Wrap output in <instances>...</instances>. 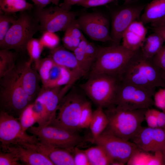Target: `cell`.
Here are the masks:
<instances>
[{
  "label": "cell",
  "mask_w": 165,
  "mask_h": 165,
  "mask_svg": "<svg viewBox=\"0 0 165 165\" xmlns=\"http://www.w3.org/2000/svg\"><path fill=\"white\" fill-rule=\"evenodd\" d=\"M118 77L123 82L148 89L165 88L161 70L152 59L143 56L140 49L135 52Z\"/></svg>",
  "instance_id": "1"
},
{
  "label": "cell",
  "mask_w": 165,
  "mask_h": 165,
  "mask_svg": "<svg viewBox=\"0 0 165 165\" xmlns=\"http://www.w3.org/2000/svg\"><path fill=\"white\" fill-rule=\"evenodd\" d=\"M20 66L0 78V110L18 118L20 113L33 102L21 83Z\"/></svg>",
  "instance_id": "2"
},
{
  "label": "cell",
  "mask_w": 165,
  "mask_h": 165,
  "mask_svg": "<svg viewBox=\"0 0 165 165\" xmlns=\"http://www.w3.org/2000/svg\"><path fill=\"white\" fill-rule=\"evenodd\" d=\"M104 111L108 120L106 129L124 140L131 141L138 133L147 109L126 110L114 105Z\"/></svg>",
  "instance_id": "3"
},
{
  "label": "cell",
  "mask_w": 165,
  "mask_h": 165,
  "mask_svg": "<svg viewBox=\"0 0 165 165\" xmlns=\"http://www.w3.org/2000/svg\"><path fill=\"white\" fill-rule=\"evenodd\" d=\"M31 9L20 12L0 44L1 49L21 51L26 50L28 42L38 31H40L38 19Z\"/></svg>",
  "instance_id": "4"
},
{
  "label": "cell",
  "mask_w": 165,
  "mask_h": 165,
  "mask_svg": "<svg viewBox=\"0 0 165 165\" xmlns=\"http://www.w3.org/2000/svg\"><path fill=\"white\" fill-rule=\"evenodd\" d=\"M135 52L122 45L99 46L97 57L88 75L105 74L118 77Z\"/></svg>",
  "instance_id": "5"
},
{
  "label": "cell",
  "mask_w": 165,
  "mask_h": 165,
  "mask_svg": "<svg viewBox=\"0 0 165 165\" xmlns=\"http://www.w3.org/2000/svg\"><path fill=\"white\" fill-rule=\"evenodd\" d=\"M71 86L69 85L63 88L42 86L31 104L38 127H44L51 123L56 116L60 102Z\"/></svg>",
  "instance_id": "6"
},
{
  "label": "cell",
  "mask_w": 165,
  "mask_h": 165,
  "mask_svg": "<svg viewBox=\"0 0 165 165\" xmlns=\"http://www.w3.org/2000/svg\"><path fill=\"white\" fill-rule=\"evenodd\" d=\"M120 80L118 77L105 74L89 75L80 88L97 107L112 105Z\"/></svg>",
  "instance_id": "7"
},
{
  "label": "cell",
  "mask_w": 165,
  "mask_h": 165,
  "mask_svg": "<svg viewBox=\"0 0 165 165\" xmlns=\"http://www.w3.org/2000/svg\"><path fill=\"white\" fill-rule=\"evenodd\" d=\"M86 100L79 91L71 90L61 101L56 116L49 125L77 132L82 108Z\"/></svg>",
  "instance_id": "8"
},
{
  "label": "cell",
  "mask_w": 165,
  "mask_h": 165,
  "mask_svg": "<svg viewBox=\"0 0 165 165\" xmlns=\"http://www.w3.org/2000/svg\"><path fill=\"white\" fill-rule=\"evenodd\" d=\"M155 89L120 81L112 105L126 110L148 109L154 105Z\"/></svg>",
  "instance_id": "9"
},
{
  "label": "cell",
  "mask_w": 165,
  "mask_h": 165,
  "mask_svg": "<svg viewBox=\"0 0 165 165\" xmlns=\"http://www.w3.org/2000/svg\"><path fill=\"white\" fill-rule=\"evenodd\" d=\"M27 131L35 135L39 141L53 147L71 150L83 142H92V139L82 136L59 127L47 125L41 128L32 126Z\"/></svg>",
  "instance_id": "10"
},
{
  "label": "cell",
  "mask_w": 165,
  "mask_h": 165,
  "mask_svg": "<svg viewBox=\"0 0 165 165\" xmlns=\"http://www.w3.org/2000/svg\"><path fill=\"white\" fill-rule=\"evenodd\" d=\"M106 151L113 160L111 165L127 164L139 148L133 142L123 139L106 129L94 141Z\"/></svg>",
  "instance_id": "11"
},
{
  "label": "cell",
  "mask_w": 165,
  "mask_h": 165,
  "mask_svg": "<svg viewBox=\"0 0 165 165\" xmlns=\"http://www.w3.org/2000/svg\"><path fill=\"white\" fill-rule=\"evenodd\" d=\"M145 5L138 0L126 1L112 16L110 35L112 42L119 45L123 34L134 21L138 20Z\"/></svg>",
  "instance_id": "12"
},
{
  "label": "cell",
  "mask_w": 165,
  "mask_h": 165,
  "mask_svg": "<svg viewBox=\"0 0 165 165\" xmlns=\"http://www.w3.org/2000/svg\"><path fill=\"white\" fill-rule=\"evenodd\" d=\"M35 14L38 19L40 31L52 32L65 30L75 20L74 12L63 9L58 6L43 9L36 8Z\"/></svg>",
  "instance_id": "13"
},
{
  "label": "cell",
  "mask_w": 165,
  "mask_h": 165,
  "mask_svg": "<svg viewBox=\"0 0 165 165\" xmlns=\"http://www.w3.org/2000/svg\"><path fill=\"white\" fill-rule=\"evenodd\" d=\"M39 140L35 135L28 134L22 129L18 119L0 110L1 148L21 143L35 144Z\"/></svg>",
  "instance_id": "14"
},
{
  "label": "cell",
  "mask_w": 165,
  "mask_h": 165,
  "mask_svg": "<svg viewBox=\"0 0 165 165\" xmlns=\"http://www.w3.org/2000/svg\"><path fill=\"white\" fill-rule=\"evenodd\" d=\"M76 21L79 27L91 39L101 42L112 41L107 18L101 13L93 12L80 15Z\"/></svg>",
  "instance_id": "15"
},
{
  "label": "cell",
  "mask_w": 165,
  "mask_h": 165,
  "mask_svg": "<svg viewBox=\"0 0 165 165\" xmlns=\"http://www.w3.org/2000/svg\"><path fill=\"white\" fill-rule=\"evenodd\" d=\"M130 141L144 151L163 152L165 150V131L159 127H142Z\"/></svg>",
  "instance_id": "16"
},
{
  "label": "cell",
  "mask_w": 165,
  "mask_h": 165,
  "mask_svg": "<svg viewBox=\"0 0 165 165\" xmlns=\"http://www.w3.org/2000/svg\"><path fill=\"white\" fill-rule=\"evenodd\" d=\"M13 154L22 164L27 165H53L47 157L22 144L11 145L1 148Z\"/></svg>",
  "instance_id": "17"
},
{
  "label": "cell",
  "mask_w": 165,
  "mask_h": 165,
  "mask_svg": "<svg viewBox=\"0 0 165 165\" xmlns=\"http://www.w3.org/2000/svg\"><path fill=\"white\" fill-rule=\"evenodd\" d=\"M41 153L56 165H75L73 155L68 149L47 145L39 141L35 144L22 143Z\"/></svg>",
  "instance_id": "18"
},
{
  "label": "cell",
  "mask_w": 165,
  "mask_h": 165,
  "mask_svg": "<svg viewBox=\"0 0 165 165\" xmlns=\"http://www.w3.org/2000/svg\"><path fill=\"white\" fill-rule=\"evenodd\" d=\"M50 57L56 64L69 71L76 81L85 76L73 52L57 47L52 50Z\"/></svg>",
  "instance_id": "19"
},
{
  "label": "cell",
  "mask_w": 165,
  "mask_h": 165,
  "mask_svg": "<svg viewBox=\"0 0 165 165\" xmlns=\"http://www.w3.org/2000/svg\"><path fill=\"white\" fill-rule=\"evenodd\" d=\"M32 63L29 60L20 65L19 78L24 90L34 102L41 88L39 84L40 77L37 70L32 67Z\"/></svg>",
  "instance_id": "20"
},
{
  "label": "cell",
  "mask_w": 165,
  "mask_h": 165,
  "mask_svg": "<svg viewBox=\"0 0 165 165\" xmlns=\"http://www.w3.org/2000/svg\"><path fill=\"white\" fill-rule=\"evenodd\" d=\"M147 29L141 21L133 22L123 33L122 45L127 49L136 52L142 46L146 38Z\"/></svg>",
  "instance_id": "21"
},
{
  "label": "cell",
  "mask_w": 165,
  "mask_h": 165,
  "mask_svg": "<svg viewBox=\"0 0 165 165\" xmlns=\"http://www.w3.org/2000/svg\"><path fill=\"white\" fill-rule=\"evenodd\" d=\"M75 81L69 71L54 63L50 69L47 82L42 86L54 87L72 85Z\"/></svg>",
  "instance_id": "22"
},
{
  "label": "cell",
  "mask_w": 165,
  "mask_h": 165,
  "mask_svg": "<svg viewBox=\"0 0 165 165\" xmlns=\"http://www.w3.org/2000/svg\"><path fill=\"white\" fill-rule=\"evenodd\" d=\"M152 154L138 148L133 154L127 164L128 165H165L162 151Z\"/></svg>",
  "instance_id": "23"
},
{
  "label": "cell",
  "mask_w": 165,
  "mask_h": 165,
  "mask_svg": "<svg viewBox=\"0 0 165 165\" xmlns=\"http://www.w3.org/2000/svg\"><path fill=\"white\" fill-rule=\"evenodd\" d=\"M165 16V0H153L145 5L141 17L144 24L157 22Z\"/></svg>",
  "instance_id": "24"
},
{
  "label": "cell",
  "mask_w": 165,
  "mask_h": 165,
  "mask_svg": "<svg viewBox=\"0 0 165 165\" xmlns=\"http://www.w3.org/2000/svg\"><path fill=\"white\" fill-rule=\"evenodd\" d=\"M108 124V119L103 108L97 107L93 112L89 126L92 136V142L104 131Z\"/></svg>",
  "instance_id": "25"
},
{
  "label": "cell",
  "mask_w": 165,
  "mask_h": 165,
  "mask_svg": "<svg viewBox=\"0 0 165 165\" xmlns=\"http://www.w3.org/2000/svg\"><path fill=\"white\" fill-rule=\"evenodd\" d=\"M164 42L162 38L155 32L146 38L140 49L143 56L148 59H152L159 51Z\"/></svg>",
  "instance_id": "26"
},
{
  "label": "cell",
  "mask_w": 165,
  "mask_h": 165,
  "mask_svg": "<svg viewBox=\"0 0 165 165\" xmlns=\"http://www.w3.org/2000/svg\"><path fill=\"white\" fill-rule=\"evenodd\" d=\"M90 165H111L113 160L101 146L90 147L84 150Z\"/></svg>",
  "instance_id": "27"
},
{
  "label": "cell",
  "mask_w": 165,
  "mask_h": 165,
  "mask_svg": "<svg viewBox=\"0 0 165 165\" xmlns=\"http://www.w3.org/2000/svg\"><path fill=\"white\" fill-rule=\"evenodd\" d=\"M33 8V5L26 0H0V11L6 13L21 12Z\"/></svg>",
  "instance_id": "28"
},
{
  "label": "cell",
  "mask_w": 165,
  "mask_h": 165,
  "mask_svg": "<svg viewBox=\"0 0 165 165\" xmlns=\"http://www.w3.org/2000/svg\"><path fill=\"white\" fill-rule=\"evenodd\" d=\"M17 54L7 49L0 50V78L13 69L16 66Z\"/></svg>",
  "instance_id": "29"
},
{
  "label": "cell",
  "mask_w": 165,
  "mask_h": 165,
  "mask_svg": "<svg viewBox=\"0 0 165 165\" xmlns=\"http://www.w3.org/2000/svg\"><path fill=\"white\" fill-rule=\"evenodd\" d=\"M44 48L39 40L32 38L27 43L26 50L29 56V60L34 62L35 66L40 59V57Z\"/></svg>",
  "instance_id": "30"
},
{
  "label": "cell",
  "mask_w": 165,
  "mask_h": 165,
  "mask_svg": "<svg viewBox=\"0 0 165 165\" xmlns=\"http://www.w3.org/2000/svg\"><path fill=\"white\" fill-rule=\"evenodd\" d=\"M31 104L23 111L18 118L22 130L26 132L37 123L36 118L33 111Z\"/></svg>",
  "instance_id": "31"
},
{
  "label": "cell",
  "mask_w": 165,
  "mask_h": 165,
  "mask_svg": "<svg viewBox=\"0 0 165 165\" xmlns=\"http://www.w3.org/2000/svg\"><path fill=\"white\" fill-rule=\"evenodd\" d=\"M54 63L50 57L40 59L35 66V68L37 71L42 86H44L47 82L49 72Z\"/></svg>",
  "instance_id": "32"
},
{
  "label": "cell",
  "mask_w": 165,
  "mask_h": 165,
  "mask_svg": "<svg viewBox=\"0 0 165 165\" xmlns=\"http://www.w3.org/2000/svg\"><path fill=\"white\" fill-rule=\"evenodd\" d=\"M93 114L91 103L86 100L82 108L79 123V130L89 127Z\"/></svg>",
  "instance_id": "33"
},
{
  "label": "cell",
  "mask_w": 165,
  "mask_h": 165,
  "mask_svg": "<svg viewBox=\"0 0 165 165\" xmlns=\"http://www.w3.org/2000/svg\"><path fill=\"white\" fill-rule=\"evenodd\" d=\"M17 18L11 15V14L3 13L0 11V44L4 40L9 30Z\"/></svg>",
  "instance_id": "34"
},
{
  "label": "cell",
  "mask_w": 165,
  "mask_h": 165,
  "mask_svg": "<svg viewBox=\"0 0 165 165\" xmlns=\"http://www.w3.org/2000/svg\"><path fill=\"white\" fill-rule=\"evenodd\" d=\"M77 47L73 51L79 64L85 76L89 75L91 70L85 50Z\"/></svg>",
  "instance_id": "35"
},
{
  "label": "cell",
  "mask_w": 165,
  "mask_h": 165,
  "mask_svg": "<svg viewBox=\"0 0 165 165\" xmlns=\"http://www.w3.org/2000/svg\"><path fill=\"white\" fill-rule=\"evenodd\" d=\"M42 33V35L39 40L44 47L52 50L57 47L59 39L55 33L48 31Z\"/></svg>",
  "instance_id": "36"
},
{
  "label": "cell",
  "mask_w": 165,
  "mask_h": 165,
  "mask_svg": "<svg viewBox=\"0 0 165 165\" xmlns=\"http://www.w3.org/2000/svg\"><path fill=\"white\" fill-rule=\"evenodd\" d=\"M70 151L73 152V156L75 165H90L84 150L75 147Z\"/></svg>",
  "instance_id": "37"
},
{
  "label": "cell",
  "mask_w": 165,
  "mask_h": 165,
  "mask_svg": "<svg viewBox=\"0 0 165 165\" xmlns=\"http://www.w3.org/2000/svg\"><path fill=\"white\" fill-rule=\"evenodd\" d=\"M0 165H20L22 164L12 153L9 152L0 151Z\"/></svg>",
  "instance_id": "38"
},
{
  "label": "cell",
  "mask_w": 165,
  "mask_h": 165,
  "mask_svg": "<svg viewBox=\"0 0 165 165\" xmlns=\"http://www.w3.org/2000/svg\"><path fill=\"white\" fill-rule=\"evenodd\" d=\"M99 46H97L93 42H89L85 50L88 63L91 68L97 57Z\"/></svg>",
  "instance_id": "39"
},
{
  "label": "cell",
  "mask_w": 165,
  "mask_h": 165,
  "mask_svg": "<svg viewBox=\"0 0 165 165\" xmlns=\"http://www.w3.org/2000/svg\"><path fill=\"white\" fill-rule=\"evenodd\" d=\"M153 100L154 105L165 112V88H161L155 92Z\"/></svg>",
  "instance_id": "40"
},
{
  "label": "cell",
  "mask_w": 165,
  "mask_h": 165,
  "mask_svg": "<svg viewBox=\"0 0 165 165\" xmlns=\"http://www.w3.org/2000/svg\"><path fill=\"white\" fill-rule=\"evenodd\" d=\"M156 66L161 71H165V45L152 59Z\"/></svg>",
  "instance_id": "41"
},
{
  "label": "cell",
  "mask_w": 165,
  "mask_h": 165,
  "mask_svg": "<svg viewBox=\"0 0 165 165\" xmlns=\"http://www.w3.org/2000/svg\"><path fill=\"white\" fill-rule=\"evenodd\" d=\"M119 0H84L78 5L89 8L105 5Z\"/></svg>",
  "instance_id": "42"
},
{
  "label": "cell",
  "mask_w": 165,
  "mask_h": 165,
  "mask_svg": "<svg viewBox=\"0 0 165 165\" xmlns=\"http://www.w3.org/2000/svg\"><path fill=\"white\" fill-rule=\"evenodd\" d=\"M145 118L148 127L153 128L158 127L157 117L152 108H149L146 110Z\"/></svg>",
  "instance_id": "43"
},
{
  "label": "cell",
  "mask_w": 165,
  "mask_h": 165,
  "mask_svg": "<svg viewBox=\"0 0 165 165\" xmlns=\"http://www.w3.org/2000/svg\"><path fill=\"white\" fill-rule=\"evenodd\" d=\"M62 41L64 47L67 49L73 52L74 48L72 42V37L68 27L65 30Z\"/></svg>",
  "instance_id": "44"
},
{
  "label": "cell",
  "mask_w": 165,
  "mask_h": 165,
  "mask_svg": "<svg viewBox=\"0 0 165 165\" xmlns=\"http://www.w3.org/2000/svg\"><path fill=\"white\" fill-rule=\"evenodd\" d=\"M68 27L72 35L73 36L81 39L84 37L81 31V29L76 23V19Z\"/></svg>",
  "instance_id": "45"
},
{
  "label": "cell",
  "mask_w": 165,
  "mask_h": 165,
  "mask_svg": "<svg viewBox=\"0 0 165 165\" xmlns=\"http://www.w3.org/2000/svg\"><path fill=\"white\" fill-rule=\"evenodd\" d=\"M152 109L157 117L158 127L165 131V112H160L156 109Z\"/></svg>",
  "instance_id": "46"
},
{
  "label": "cell",
  "mask_w": 165,
  "mask_h": 165,
  "mask_svg": "<svg viewBox=\"0 0 165 165\" xmlns=\"http://www.w3.org/2000/svg\"><path fill=\"white\" fill-rule=\"evenodd\" d=\"M84 0H63L59 6L65 10H70L72 6L75 5H78Z\"/></svg>",
  "instance_id": "47"
},
{
  "label": "cell",
  "mask_w": 165,
  "mask_h": 165,
  "mask_svg": "<svg viewBox=\"0 0 165 165\" xmlns=\"http://www.w3.org/2000/svg\"><path fill=\"white\" fill-rule=\"evenodd\" d=\"M36 6V8L43 9L50 4L52 3L53 0H31Z\"/></svg>",
  "instance_id": "48"
},
{
  "label": "cell",
  "mask_w": 165,
  "mask_h": 165,
  "mask_svg": "<svg viewBox=\"0 0 165 165\" xmlns=\"http://www.w3.org/2000/svg\"><path fill=\"white\" fill-rule=\"evenodd\" d=\"M152 28L153 32L159 35L165 42V25L156 27H152Z\"/></svg>",
  "instance_id": "49"
},
{
  "label": "cell",
  "mask_w": 165,
  "mask_h": 165,
  "mask_svg": "<svg viewBox=\"0 0 165 165\" xmlns=\"http://www.w3.org/2000/svg\"><path fill=\"white\" fill-rule=\"evenodd\" d=\"M165 25V16L159 21L151 24L152 27H156Z\"/></svg>",
  "instance_id": "50"
},
{
  "label": "cell",
  "mask_w": 165,
  "mask_h": 165,
  "mask_svg": "<svg viewBox=\"0 0 165 165\" xmlns=\"http://www.w3.org/2000/svg\"><path fill=\"white\" fill-rule=\"evenodd\" d=\"M72 37L73 45L75 50L78 46L81 39L72 35Z\"/></svg>",
  "instance_id": "51"
},
{
  "label": "cell",
  "mask_w": 165,
  "mask_h": 165,
  "mask_svg": "<svg viewBox=\"0 0 165 165\" xmlns=\"http://www.w3.org/2000/svg\"><path fill=\"white\" fill-rule=\"evenodd\" d=\"M60 1V0H53L52 3L56 6H58Z\"/></svg>",
  "instance_id": "52"
},
{
  "label": "cell",
  "mask_w": 165,
  "mask_h": 165,
  "mask_svg": "<svg viewBox=\"0 0 165 165\" xmlns=\"http://www.w3.org/2000/svg\"><path fill=\"white\" fill-rule=\"evenodd\" d=\"M161 72L163 80L165 81V71H161Z\"/></svg>",
  "instance_id": "53"
},
{
  "label": "cell",
  "mask_w": 165,
  "mask_h": 165,
  "mask_svg": "<svg viewBox=\"0 0 165 165\" xmlns=\"http://www.w3.org/2000/svg\"><path fill=\"white\" fill-rule=\"evenodd\" d=\"M162 152H163V155L164 162V165H165V150L163 151Z\"/></svg>",
  "instance_id": "54"
},
{
  "label": "cell",
  "mask_w": 165,
  "mask_h": 165,
  "mask_svg": "<svg viewBox=\"0 0 165 165\" xmlns=\"http://www.w3.org/2000/svg\"><path fill=\"white\" fill-rule=\"evenodd\" d=\"M124 0L126 1H129V0Z\"/></svg>",
  "instance_id": "55"
}]
</instances>
